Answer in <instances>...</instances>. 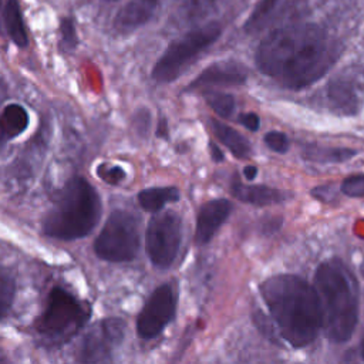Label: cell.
I'll return each instance as SVG.
<instances>
[{
  "label": "cell",
  "instance_id": "obj_1",
  "mask_svg": "<svg viewBox=\"0 0 364 364\" xmlns=\"http://www.w3.org/2000/svg\"><path fill=\"white\" fill-rule=\"evenodd\" d=\"M340 53L338 41L327 30L313 23H299L269 33L256 50V64L280 85L303 90L320 80Z\"/></svg>",
  "mask_w": 364,
  "mask_h": 364
},
{
  "label": "cell",
  "instance_id": "obj_2",
  "mask_svg": "<svg viewBox=\"0 0 364 364\" xmlns=\"http://www.w3.org/2000/svg\"><path fill=\"white\" fill-rule=\"evenodd\" d=\"M260 294L290 346L304 347L316 338L321 316L314 286L296 274H276L260 284Z\"/></svg>",
  "mask_w": 364,
  "mask_h": 364
},
{
  "label": "cell",
  "instance_id": "obj_3",
  "mask_svg": "<svg viewBox=\"0 0 364 364\" xmlns=\"http://www.w3.org/2000/svg\"><path fill=\"white\" fill-rule=\"evenodd\" d=\"M321 328L334 343L353 336L358 321V287L354 276L338 259L323 262L314 274Z\"/></svg>",
  "mask_w": 364,
  "mask_h": 364
},
{
  "label": "cell",
  "instance_id": "obj_4",
  "mask_svg": "<svg viewBox=\"0 0 364 364\" xmlns=\"http://www.w3.org/2000/svg\"><path fill=\"white\" fill-rule=\"evenodd\" d=\"M101 216V200L92 185L81 176L71 178L54 206L43 219L46 235L74 240L88 235Z\"/></svg>",
  "mask_w": 364,
  "mask_h": 364
},
{
  "label": "cell",
  "instance_id": "obj_5",
  "mask_svg": "<svg viewBox=\"0 0 364 364\" xmlns=\"http://www.w3.org/2000/svg\"><path fill=\"white\" fill-rule=\"evenodd\" d=\"M90 314L87 303L63 287H53L46 309L36 321V330L47 341L64 343L85 326Z\"/></svg>",
  "mask_w": 364,
  "mask_h": 364
},
{
  "label": "cell",
  "instance_id": "obj_6",
  "mask_svg": "<svg viewBox=\"0 0 364 364\" xmlns=\"http://www.w3.org/2000/svg\"><path fill=\"white\" fill-rule=\"evenodd\" d=\"M220 33L218 23H209L173 40L154 64L152 78L156 82L173 81L219 38Z\"/></svg>",
  "mask_w": 364,
  "mask_h": 364
},
{
  "label": "cell",
  "instance_id": "obj_7",
  "mask_svg": "<svg viewBox=\"0 0 364 364\" xmlns=\"http://www.w3.org/2000/svg\"><path fill=\"white\" fill-rule=\"evenodd\" d=\"M141 235L138 218L127 210H114L95 239L94 250L108 262L132 260L139 249Z\"/></svg>",
  "mask_w": 364,
  "mask_h": 364
},
{
  "label": "cell",
  "instance_id": "obj_8",
  "mask_svg": "<svg viewBox=\"0 0 364 364\" xmlns=\"http://www.w3.org/2000/svg\"><path fill=\"white\" fill-rule=\"evenodd\" d=\"M182 239L181 218L175 212H161L151 218L145 233V250L159 267L173 263Z\"/></svg>",
  "mask_w": 364,
  "mask_h": 364
},
{
  "label": "cell",
  "instance_id": "obj_9",
  "mask_svg": "<svg viewBox=\"0 0 364 364\" xmlns=\"http://www.w3.org/2000/svg\"><path fill=\"white\" fill-rule=\"evenodd\" d=\"M119 318H105L87 330L75 350V364H108L124 337Z\"/></svg>",
  "mask_w": 364,
  "mask_h": 364
},
{
  "label": "cell",
  "instance_id": "obj_10",
  "mask_svg": "<svg viewBox=\"0 0 364 364\" xmlns=\"http://www.w3.org/2000/svg\"><path fill=\"white\" fill-rule=\"evenodd\" d=\"M176 309L175 293L171 284H161L154 290L136 320V333L141 338L156 337L173 318Z\"/></svg>",
  "mask_w": 364,
  "mask_h": 364
},
{
  "label": "cell",
  "instance_id": "obj_11",
  "mask_svg": "<svg viewBox=\"0 0 364 364\" xmlns=\"http://www.w3.org/2000/svg\"><path fill=\"white\" fill-rule=\"evenodd\" d=\"M230 210L232 203L223 198L212 199L203 203L196 218L195 242L198 245L208 243L215 236L218 229L225 223V220L230 215Z\"/></svg>",
  "mask_w": 364,
  "mask_h": 364
},
{
  "label": "cell",
  "instance_id": "obj_12",
  "mask_svg": "<svg viewBox=\"0 0 364 364\" xmlns=\"http://www.w3.org/2000/svg\"><path fill=\"white\" fill-rule=\"evenodd\" d=\"M246 80V74L235 63H216L206 67L188 87L189 90L208 91L213 87H233L240 85Z\"/></svg>",
  "mask_w": 364,
  "mask_h": 364
},
{
  "label": "cell",
  "instance_id": "obj_13",
  "mask_svg": "<svg viewBox=\"0 0 364 364\" xmlns=\"http://www.w3.org/2000/svg\"><path fill=\"white\" fill-rule=\"evenodd\" d=\"M159 0H129L115 14L112 27L118 34H129L146 24L158 9Z\"/></svg>",
  "mask_w": 364,
  "mask_h": 364
},
{
  "label": "cell",
  "instance_id": "obj_14",
  "mask_svg": "<svg viewBox=\"0 0 364 364\" xmlns=\"http://www.w3.org/2000/svg\"><path fill=\"white\" fill-rule=\"evenodd\" d=\"M232 193L239 200L255 206L274 205L286 199V193L280 189L264 185H245L239 181L232 183Z\"/></svg>",
  "mask_w": 364,
  "mask_h": 364
},
{
  "label": "cell",
  "instance_id": "obj_15",
  "mask_svg": "<svg viewBox=\"0 0 364 364\" xmlns=\"http://www.w3.org/2000/svg\"><path fill=\"white\" fill-rule=\"evenodd\" d=\"M3 24H4V31H7V36L11 38V41L16 46L24 48L28 44L27 30L24 26L18 0H6Z\"/></svg>",
  "mask_w": 364,
  "mask_h": 364
},
{
  "label": "cell",
  "instance_id": "obj_16",
  "mask_svg": "<svg viewBox=\"0 0 364 364\" xmlns=\"http://www.w3.org/2000/svg\"><path fill=\"white\" fill-rule=\"evenodd\" d=\"M28 114L18 104H7L0 112V138L11 139L26 131Z\"/></svg>",
  "mask_w": 364,
  "mask_h": 364
},
{
  "label": "cell",
  "instance_id": "obj_17",
  "mask_svg": "<svg viewBox=\"0 0 364 364\" xmlns=\"http://www.w3.org/2000/svg\"><path fill=\"white\" fill-rule=\"evenodd\" d=\"M212 131L216 135V138L237 158H246L250 152V145L247 142V139L239 134L236 129H233L232 127L212 119Z\"/></svg>",
  "mask_w": 364,
  "mask_h": 364
},
{
  "label": "cell",
  "instance_id": "obj_18",
  "mask_svg": "<svg viewBox=\"0 0 364 364\" xmlns=\"http://www.w3.org/2000/svg\"><path fill=\"white\" fill-rule=\"evenodd\" d=\"M179 199V189L175 186H161L148 188L138 193L139 205L149 212H158L169 202H176Z\"/></svg>",
  "mask_w": 364,
  "mask_h": 364
},
{
  "label": "cell",
  "instance_id": "obj_19",
  "mask_svg": "<svg viewBox=\"0 0 364 364\" xmlns=\"http://www.w3.org/2000/svg\"><path fill=\"white\" fill-rule=\"evenodd\" d=\"M355 155L354 149L350 148H321V146H310L304 151V156L309 161L314 162H344Z\"/></svg>",
  "mask_w": 364,
  "mask_h": 364
},
{
  "label": "cell",
  "instance_id": "obj_20",
  "mask_svg": "<svg viewBox=\"0 0 364 364\" xmlns=\"http://www.w3.org/2000/svg\"><path fill=\"white\" fill-rule=\"evenodd\" d=\"M16 296V279L9 267L0 266V320L6 318Z\"/></svg>",
  "mask_w": 364,
  "mask_h": 364
},
{
  "label": "cell",
  "instance_id": "obj_21",
  "mask_svg": "<svg viewBox=\"0 0 364 364\" xmlns=\"http://www.w3.org/2000/svg\"><path fill=\"white\" fill-rule=\"evenodd\" d=\"M280 1L282 0H260L249 16L245 24V30L253 33L263 28L267 24V20L270 18L273 10L280 4Z\"/></svg>",
  "mask_w": 364,
  "mask_h": 364
},
{
  "label": "cell",
  "instance_id": "obj_22",
  "mask_svg": "<svg viewBox=\"0 0 364 364\" xmlns=\"http://www.w3.org/2000/svg\"><path fill=\"white\" fill-rule=\"evenodd\" d=\"M219 0H185L179 9V17L183 21L193 23L203 18Z\"/></svg>",
  "mask_w": 364,
  "mask_h": 364
},
{
  "label": "cell",
  "instance_id": "obj_23",
  "mask_svg": "<svg viewBox=\"0 0 364 364\" xmlns=\"http://www.w3.org/2000/svg\"><path fill=\"white\" fill-rule=\"evenodd\" d=\"M206 101L210 108L222 118H229L235 109V100L230 94L212 91L206 95Z\"/></svg>",
  "mask_w": 364,
  "mask_h": 364
},
{
  "label": "cell",
  "instance_id": "obj_24",
  "mask_svg": "<svg viewBox=\"0 0 364 364\" xmlns=\"http://www.w3.org/2000/svg\"><path fill=\"white\" fill-rule=\"evenodd\" d=\"M60 37H61V47L64 51H73L77 47L78 38L75 33L74 21L68 17L63 18L60 23Z\"/></svg>",
  "mask_w": 364,
  "mask_h": 364
},
{
  "label": "cell",
  "instance_id": "obj_25",
  "mask_svg": "<svg viewBox=\"0 0 364 364\" xmlns=\"http://www.w3.org/2000/svg\"><path fill=\"white\" fill-rule=\"evenodd\" d=\"M341 192L350 198H364V175H350L341 182Z\"/></svg>",
  "mask_w": 364,
  "mask_h": 364
},
{
  "label": "cell",
  "instance_id": "obj_26",
  "mask_svg": "<svg viewBox=\"0 0 364 364\" xmlns=\"http://www.w3.org/2000/svg\"><path fill=\"white\" fill-rule=\"evenodd\" d=\"M97 173L104 182L109 185H118L125 179V171L121 166H114L108 164H101L97 168Z\"/></svg>",
  "mask_w": 364,
  "mask_h": 364
},
{
  "label": "cell",
  "instance_id": "obj_27",
  "mask_svg": "<svg viewBox=\"0 0 364 364\" xmlns=\"http://www.w3.org/2000/svg\"><path fill=\"white\" fill-rule=\"evenodd\" d=\"M264 144L274 152L284 154L289 149L287 136L279 131H270L264 135Z\"/></svg>",
  "mask_w": 364,
  "mask_h": 364
},
{
  "label": "cell",
  "instance_id": "obj_28",
  "mask_svg": "<svg viewBox=\"0 0 364 364\" xmlns=\"http://www.w3.org/2000/svg\"><path fill=\"white\" fill-rule=\"evenodd\" d=\"M239 121L242 122V125H245L247 129L250 131H257L259 129V125H260V119L259 117L255 114V112H246V114H242Z\"/></svg>",
  "mask_w": 364,
  "mask_h": 364
},
{
  "label": "cell",
  "instance_id": "obj_29",
  "mask_svg": "<svg viewBox=\"0 0 364 364\" xmlns=\"http://www.w3.org/2000/svg\"><path fill=\"white\" fill-rule=\"evenodd\" d=\"M256 173H257V168L253 166V165H247V166L243 169V175H245L246 179H249V181H252V179L256 176Z\"/></svg>",
  "mask_w": 364,
  "mask_h": 364
},
{
  "label": "cell",
  "instance_id": "obj_30",
  "mask_svg": "<svg viewBox=\"0 0 364 364\" xmlns=\"http://www.w3.org/2000/svg\"><path fill=\"white\" fill-rule=\"evenodd\" d=\"M210 151H212V158L215 161H222L223 159V154L220 152V149L215 144H210Z\"/></svg>",
  "mask_w": 364,
  "mask_h": 364
},
{
  "label": "cell",
  "instance_id": "obj_31",
  "mask_svg": "<svg viewBox=\"0 0 364 364\" xmlns=\"http://www.w3.org/2000/svg\"><path fill=\"white\" fill-rule=\"evenodd\" d=\"M3 13H4V4H3V0H0V33H3Z\"/></svg>",
  "mask_w": 364,
  "mask_h": 364
},
{
  "label": "cell",
  "instance_id": "obj_32",
  "mask_svg": "<svg viewBox=\"0 0 364 364\" xmlns=\"http://www.w3.org/2000/svg\"><path fill=\"white\" fill-rule=\"evenodd\" d=\"M361 355L364 358V336H363V340H361Z\"/></svg>",
  "mask_w": 364,
  "mask_h": 364
},
{
  "label": "cell",
  "instance_id": "obj_33",
  "mask_svg": "<svg viewBox=\"0 0 364 364\" xmlns=\"http://www.w3.org/2000/svg\"><path fill=\"white\" fill-rule=\"evenodd\" d=\"M361 273H363V276H364V260H363V263H361Z\"/></svg>",
  "mask_w": 364,
  "mask_h": 364
}]
</instances>
